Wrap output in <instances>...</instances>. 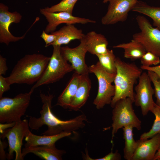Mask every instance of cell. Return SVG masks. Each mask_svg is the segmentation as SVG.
I'll return each instance as SVG.
<instances>
[{"label": "cell", "mask_w": 160, "mask_h": 160, "mask_svg": "<svg viewBox=\"0 0 160 160\" xmlns=\"http://www.w3.org/2000/svg\"><path fill=\"white\" fill-rule=\"evenodd\" d=\"M133 128L131 126H127L122 128L123 138L125 141L123 149L124 157L127 160H132L133 156L141 141L140 139L136 141L134 139Z\"/></svg>", "instance_id": "603a6c76"}, {"label": "cell", "mask_w": 160, "mask_h": 160, "mask_svg": "<svg viewBox=\"0 0 160 160\" xmlns=\"http://www.w3.org/2000/svg\"><path fill=\"white\" fill-rule=\"evenodd\" d=\"M0 141V159H5L7 158V155L5 153V151L4 150V147H6V143L2 142L1 140Z\"/></svg>", "instance_id": "d590c367"}, {"label": "cell", "mask_w": 160, "mask_h": 160, "mask_svg": "<svg viewBox=\"0 0 160 160\" xmlns=\"http://www.w3.org/2000/svg\"><path fill=\"white\" fill-rule=\"evenodd\" d=\"M133 103L127 97L120 99L116 103L112 112V140L118 130L125 126H131L139 130L141 129V122L135 113Z\"/></svg>", "instance_id": "52a82bcc"}, {"label": "cell", "mask_w": 160, "mask_h": 160, "mask_svg": "<svg viewBox=\"0 0 160 160\" xmlns=\"http://www.w3.org/2000/svg\"><path fill=\"white\" fill-rule=\"evenodd\" d=\"M138 0H110L106 13L101 19L104 25H113L123 22L127 19Z\"/></svg>", "instance_id": "8fae6325"}, {"label": "cell", "mask_w": 160, "mask_h": 160, "mask_svg": "<svg viewBox=\"0 0 160 160\" xmlns=\"http://www.w3.org/2000/svg\"><path fill=\"white\" fill-rule=\"evenodd\" d=\"M40 96L43 103L42 109L40 112L41 116L38 118L29 116V126L32 129L38 130L43 125L48 127L47 129L41 135H53L63 132H71L82 128L87 121L86 116L81 114L74 118L65 121L62 120L52 113V102L54 97L52 94L46 95L40 92Z\"/></svg>", "instance_id": "6da1fadb"}, {"label": "cell", "mask_w": 160, "mask_h": 160, "mask_svg": "<svg viewBox=\"0 0 160 160\" xmlns=\"http://www.w3.org/2000/svg\"><path fill=\"white\" fill-rule=\"evenodd\" d=\"M110 0H103V2L104 3H107Z\"/></svg>", "instance_id": "74e56055"}, {"label": "cell", "mask_w": 160, "mask_h": 160, "mask_svg": "<svg viewBox=\"0 0 160 160\" xmlns=\"http://www.w3.org/2000/svg\"><path fill=\"white\" fill-rule=\"evenodd\" d=\"M71 132H63L53 135L39 136L33 134L31 132L25 137L26 143L25 148L40 145H55L58 140L65 137L70 136Z\"/></svg>", "instance_id": "44dd1931"}, {"label": "cell", "mask_w": 160, "mask_h": 160, "mask_svg": "<svg viewBox=\"0 0 160 160\" xmlns=\"http://www.w3.org/2000/svg\"><path fill=\"white\" fill-rule=\"evenodd\" d=\"M32 153L42 159L46 160H61L62 156L65 151L59 150L55 145H40L23 148L22 150L23 157L27 154Z\"/></svg>", "instance_id": "e0dca14e"}, {"label": "cell", "mask_w": 160, "mask_h": 160, "mask_svg": "<svg viewBox=\"0 0 160 160\" xmlns=\"http://www.w3.org/2000/svg\"><path fill=\"white\" fill-rule=\"evenodd\" d=\"M147 73L154 86V95L156 98V103L160 105V78L153 71H148Z\"/></svg>", "instance_id": "f1b7e54d"}, {"label": "cell", "mask_w": 160, "mask_h": 160, "mask_svg": "<svg viewBox=\"0 0 160 160\" xmlns=\"http://www.w3.org/2000/svg\"><path fill=\"white\" fill-rule=\"evenodd\" d=\"M53 47L52 55L43 74L32 88L34 89L41 86L56 82L65 74L74 70L61 55V46Z\"/></svg>", "instance_id": "8992f818"}, {"label": "cell", "mask_w": 160, "mask_h": 160, "mask_svg": "<svg viewBox=\"0 0 160 160\" xmlns=\"http://www.w3.org/2000/svg\"><path fill=\"white\" fill-rule=\"evenodd\" d=\"M151 82L148 73L144 72L139 77L138 83L135 89L136 92L134 103L136 106L140 107L143 116L150 111L156 103L153 98L154 90L151 86Z\"/></svg>", "instance_id": "30bf717a"}, {"label": "cell", "mask_w": 160, "mask_h": 160, "mask_svg": "<svg viewBox=\"0 0 160 160\" xmlns=\"http://www.w3.org/2000/svg\"><path fill=\"white\" fill-rule=\"evenodd\" d=\"M50 57L40 54L25 55L20 59L7 77L11 85L14 84L31 85L36 82L43 74Z\"/></svg>", "instance_id": "7a4b0ae2"}, {"label": "cell", "mask_w": 160, "mask_h": 160, "mask_svg": "<svg viewBox=\"0 0 160 160\" xmlns=\"http://www.w3.org/2000/svg\"><path fill=\"white\" fill-rule=\"evenodd\" d=\"M83 157L84 159L87 160H120L121 159V155L117 150L115 152L111 151L104 157L97 159H93L90 157L87 151L85 154L83 155Z\"/></svg>", "instance_id": "f546056e"}, {"label": "cell", "mask_w": 160, "mask_h": 160, "mask_svg": "<svg viewBox=\"0 0 160 160\" xmlns=\"http://www.w3.org/2000/svg\"><path fill=\"white\" fill-rule=\"evenodd\" d=\"M11 85L7 81L6 77L0 75V98L2 97L4 93L9 90Z\"/></svg>", "instance_id": "4dcf8cb0"}, {"label": "cell", "mask_w": 160, "mask_h": 160, "mask_svg": "<svg viewBox=\"0 0 160 160\" xmlns=\"http://www.w3.org/2000/svg\"><path fill=\"white\" fill-rule=\"evenodd\" d=\"M84 39L87 51L90 53L97 56L108 52V42L103 35L92 31L85 34Z\"/></svg>", "instance_id": "ac0fdd59"}, {"label": "cell", "mask_w": 160, "mask_h": 160, "mask_svg": "<svg viewBox=\"0 0 160 160\" xmlns=\"http://www.w3.org/2000/svg\"><path fill=\"white\" fill-rule=\"evenodd\" d=\"M77 47L70 48L68 46L60 47L61 54L64 58L71 63L75 72L81 75L89 74V67L85 61V56L88 52L84 38L80 40Z\"/></svg>", "instance_id": "4fadbf2b"}, {"label": "cell", "mask_w": 160, "mask_h": 160, "mask_svg": "<svg viewBox=\"0 0 160 160\" xmlns=\"http://www.w3.org/2000/svg\"><path fill=\"white\" fill-rule=\"evenodd\" d=\"M82 75L75 72L66 87L57 98L56 105L68 108L79 86Z\"/></svg>", "instance_id": "ffe728a7"}, {"label": "cell", "mask_w": 160, "mask_h": 160, "mask_svg": "<svg viewBox=\"0 0 160 160\" xmlns=\"http://www.w3.org/2000/svg\"><path fill=\"white\" fill-rule=\"evenodd\" d=\"M97 56L98 62L105 71L110 73H116V57L113 50L108 49L107 53L97 55Z\"/></svg>", "instance_id": "d4e9b609"}, {"label": "cell", "mask_w": 160, "mask_h": 160, "mask_svg": "<svg viewBox=\"0 0 160 160\" xmlns=\"http://www.w3.org/2000/svg\"><path fill=\"white\" fill-rule=\"evenodd\" d=\"M150 111L155 116L154 122L151 129L148 132L141 135L140 137V139H148L160 133V105L156 103Z\"/></svg>", "instance_id": "484cf974"}, {"label": "cell", "mask_w": 160, "mask_h": 160, "mask_svg": "<svg viewBox=\"0 0 160 160\" xmlns=\"http://www.w3.org/2000/svg\"><path fill=\"white\" fill-rule=\"evenodd\" d=\"M89 67V73L96 76L98 84L97 95L93 103L98 109L103 108L105 105L110 104L115 92L114 82L116 74L110 73L105 71L99 62L93 64Z\"/></svg>", "instance_id": "5b68a950"}, {"label": "cell", "mask_w": 160, "mask_h": 160, "mask_svg": "<svg viewBox=\"0 0 160 160\" xmlns=\"http://www.w3.org/2000/svg\"><path fill=\"white\" fill-rule=\"evenodd\" d=\"M28 120L24 119L16 122L12 127L7 129L0 134V139L6 138L8 140L9 148L7 158L10 160L13 158V153H15V160H23L22 146L24 137L31 132L29 129Z\"/></svg>", "instance_id": "ba28073f"}, {"label": "cell", "mask_w": 160, "mask_h": 160, "mask_svg": "<svg viewBox=\"0 0 160 160\" xmlns=\"http://www.w3.org/2000/svg\"><path fill=\"white\" fill-rule=\"evenodd\" d=\"M78 0H62L58 3L50 7L44 8L46 11L51 12H65L72 14L74 7Z\"/></svg>", "instance_id": "4316f807"}, {"label": "cell", "mask_w": 160, "mask_h": 160, "mask_svg": "<svg viewBox=\"0 0 160 160\" xmlns=\"http://www.w3.org/2000/svg\"><path fill=\"white\" fill-rule=\"evenodd\" d=\"M15 122L11 123H0V132L2 133L5 130L13 127L15 124Z\"/></svg>", "instance_id": "e575fe53"}, {"label": "cell", "mask_w": 160, "mask_h": 160, "mask_svg": "<svg viewBox=\"0 0 160 160\" xmlns=\"http://www.w3.org/2000/svg\"><path fill=\"white\" fill-rule=\"evenodd\" d=\"M140 60L142 65L145 66H151V65H156L160 63V57L150 52H146Z\"/></svg>", "instance_id": "83f0119b"}, {"label": "cell", "mask_w": 160, "mask_h": 160, "mask_svg": "<svg viewBox=\"0 0 160 160\" xmlns=\"http://www.w3.org/2000/svg\"><path fill=\"white\" fill-rule=\"evenodd\" d=\"M142 70L153 71L160 78V65L154 66H147L141 65L140 67Z\"/></svg>", "instance_id": "836d02e7"}, {"label": "cell", "mask_w": 160, "mask_h": 160, "mask_svg": "<svg viewBox=\"0 0 160 160\" xmlns=\"http://www.w3.org/2000/svg\"><path fill=\"white\" fill-rule=\"evenodd\" d=\"M132 11L150 17L153 20V25L160 30V7L151 6L138 0Z\"/></svg>", "instance_id": "cb8c5ba5"}, {"label": "cell", "mask_w": 160, "mask_h": 160, "mask_svg": "<svg viewBox=\"0 0 160 160\" xmlns=\"http://www.w3.org/2000/svg\"><path fill=\"white\" fill-rule=\"evenodd\" d=\"M160 160V146L157 150L153 159V160Z\"/></svg>", "instance_id": "8d00e7d4"}, {"label": "cell", "mask_w": 160, "mask_h": 160, "mask_svg": "<svg viewBox=\"0 0 160 160\" xmlns=\"http://www.w3.org/2000/svg\"><path fill=\"white\" fill-rule=\"evenodd\" d=\"M40 12L48 22L44 31L48 33L55 31L57 26L62 23L84 24L96 22L94 20L88 18L74 16L72 14L65 12H51L46 11L44 8L40 9Z\"/></svg>", "instance_id": "5bb4252c"}, {"label": "cell", "mask_w": 160, "mask_h": 160, "mask_svg": "<svg viewBox=\"0 0 160 160\" xmlns=\"http://www.w3.org/2000/svg\"><path fill=\"white\" fill-rule=\"evenodd\" d=\"M8 70L7 59L0 55V75H5Z\"/></svg>", "instance_id": "d6a6232c"}, {"label": "cell", "mask_w": 160, "mask_h": 160, "mask_svg": "<svg viewBox=\"0 0 160 160\" xmlns=\"http://www.w3.org/2000/svg\"><path fill=\"white\" fill-rule=\"evenodd\" d=\"M91 87L89 74L82 75L79 86L68 108L77 111L83 106L89 96Z\"/></svg>", "instance_id": "d6986e66"}, {"label": "cell", "mask_w": 160, "mask_h": 160, "mask_svg": "<svg viewBox=\"0 0 160 160\" xmlns=\"http://www.w3.org/2000/svg\"><path fill=\"white\" fill-rule=\"evenodd\" d=\"M136 19L140 31L134 34L132 39L141 43L146 52H151L160 57V30L153 28L143 16L138 15Z\"/></svg>", "instance_id": "9c48e42d"}, {"label": "cell", "mask_w": 160, "mask_h": 160, "mask_svg": "<svg viewBox=\"0 0 160 160\" xmlns=\"http://www.w3.org/2000/svg\"><path fill=\"white\" fill-rule=\"evenodd\" d=\"M40 37L43 39L45 43V47L50 46V45L56 39V36L50 33L49 34L46 33L43 30Z\"/></svg>", "instance_id": "1f68e13d"}, {"label": "cell", "mask_w": 160, "mask_h": 160, "mask_svg": "<svg viewBox=\"0 0 160 160\" xmlns=\"http://www.w3.org/2000/svg\"><path fill=\"white\" fill-rule=\"evenodd\" d=\"M140 140L141 141L133 156L132 160H153L160 146V133L149 140Z\"/></svg>", "instance_id": "9a60e30c"}, {"label": "cell", "mask_w": 160, "mask_h": 160, "mask_svg": "<svg viewBox=\"0 0 160 160\" xmlns=\"http://www.w3.org/2000/svg\"><path fill=\"white\" fill-rule=\"evenodd\" d=\"M34 89L28 92L21 93L13 98H0V123L17 122L21 120L29 105Z\"/></svg>", "instance_id": "277c9868"}, {"label": "cell", "mask_w": 160, "mask_h": 160, "mask_svg": "<svg viewBox=\"0 0 160 160\" xmlns=\"http://www.w3.org/2000/svg\"><path fill=\"white\" fill-rule=\"evenodd\" d=\"M55 35L56 39L50 45L60 46L67 44L73 40H81L85 35L81 29H79L73 24H66L58 30L51 33Z\"/></svg>", "instance_id": "2e32d148"}, {"label": "cell", "mask_w": 160, "mask_h": 160, "mask_svg": "<svg viewBox=\"0 0 160 160\" xmlns=\"http://www.w3.org/2000/svg\"><path fill=\"white\" fill-rule=\"evenodd\" d=\"M113 47L123 49L124 57L132 60L140 59L146 52L141 43L133 39L128 43L120 44Z\"/></svg>", "instance_id": "7402d4cb"}, {"label": "cell", "mask_w": 160, "mask_h": 160, "mask_svg": "<svg viewBox=\"0 0 160 160\" xmlns=\"http://www.w3.org/2000/svg\"><path fill=\"white\" fill-rule=\"evenodd\" d=\"M116 65L115 92L110 104L112 108L121 99L129 98L134 102V86L142 73V70L135 63L125 62L118 57H116Z\"/></svg>", "instance_id": "3957f363"}, {"label": "cell", "mask_w": 160, "mask_h": 160, "mask_svg": "<svg viewBox=\"0 0 160 160\" xmlns=\"http://www.w3.org/2000/svg\"><path fill=\"white\" fill-rule=\"evenodd\" d=\"M22 16L19 12H10L8 6L0 3V42L8 45L10 42H15L23 39L27 33L22 36H14L9 31V27L12 23H19Z\"/></svg>", "instance_id": "7c38bea8"}]
</instances>
